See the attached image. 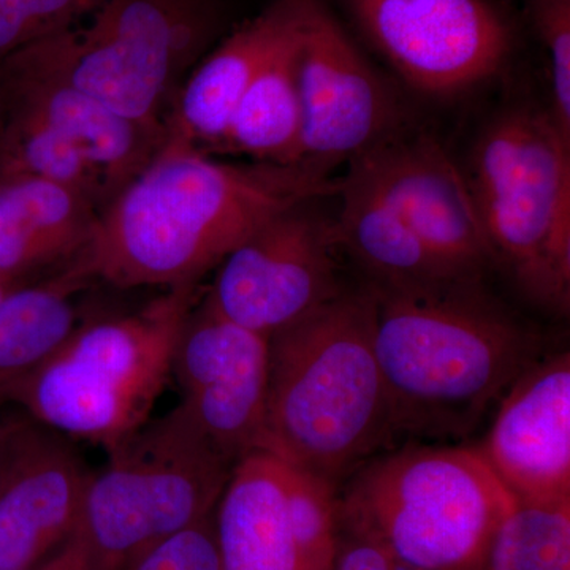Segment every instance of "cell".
Returning a JSON list of instances; mask_svg holds the SVG:
<instances>
[{
	"label": "cell",
	"mask_w": 570,
	"mask_h": 570,
	"mask_svg": "<svg viewBox=\"0 0 570 570\" xmlns=\"http://www.w3.org/2000/svg\"><path fill=\"white\" fill-rule=\"evenodd\" d=\"M337 184L305 165L223 163L164 141L99 213L75 264L119 288L200 284L255 228L302 202L335 197Z\"/></svg>",
	"instance_id": "6da1fadb"
},
{
	"label": "cell",
	"mask_w": 570,
	"mask_h": 570,
	"mask_svg": "<svg viewBox=\"0 0 570 570\" xmlns=\"http://www.w3.org/2000/svg\"><path fill=\"white\" fill-rule=\"evenodd\" d=\"M366 285L374 299V352L396 434L468 436L540 356L538 337L483 281Z\"/></svg>",
	"instance_id": "7a4b0ae2"
},
{
	"label": "cell",
	"mask_w": 570,
	"mask_h": 570,
	"mask_svg": "<svg viewBox=\"0 0 570 570\" xmlns=\"http://www.w3.org/2000/svg\"><path fill=\"white\" fill-rule=\"evenodd\" d=\"M373 330L365 284L269 336L261 450L341 489L387 448L396 433Z\"/></svg>",
	"instance_id": "3957f363"
},
{
	"label": "cell",
	"mask_w": 570,
	"mask_h": 570,
	"mask_svg": "<svg viewBox=\"0 0 570 570\" xmlns=\"http://www.w3.org/2000/svg\"><path fill=\"white\" fill-rule=\"evenodd\" d=\"M517 501L478 448L415 445L374 456L340 489L341 528L396 570H482Z\"/></svg>",
	"instance_id": "277c9868"
},
{
	"label": "cell",
	"mask_w": 570,
	"mask_h": 570,
	"mask_svg": "<svg viewBox=\"0 0 570 570\" xmlns=\"http://www.w3.org/2000/svg\"><path fill=\"white\" fill-rule=\"evenodd\" d=\"M200 298V284L175 285L126 316L78 325L10 401L39 425L111 452L149 422Z\"/></svg>",
	"instance_id": "5b68a950"
},
{
	"label": "cell",
	"mask_w": 570,
	"mask_h": 570,
	"mask_svg": "<svg viewBox=\"0 0 570 570\" xmlns=\"http://www.w3.org/2000/svg\"><path fill=\"white\" fill-rule=\"evenodd\" d=\"M464 175L494 266L530 302L568 316L570 142L549 111L501 112L479 135Z\"/></svg>",
	"instance_id": "8992f818"
},
{
	"label": "cell",
	"mask_w": 570,
	"mask_h": 570,
	"mask_svg": "<svg viewBox=\"0 0 570 570\" xmlns=\"http://www.w3.org/2000/svg\"><path fill=\"white\" fill-rule=\"evenodd\" d=\"M164 141L78 88L50 37L0 62V171L63 184L100 213Z\"/></svg>",
	"instance_id": "52a82bcc"
},
{
	"label": "cell",
	"mask_w": 570,
	"mask_h": 570,
	"mask_svg": "<svg viewBox=\"0 0 570 570\" xmlns=\"http://www.w3.org/2000/svg\"><path fill=\"white\" fill-rule=\"evenodd\" d=\"M108 455L89 478L77 528L100 570H126L154 543L213 515L234 469L181 404Z\"/></svg>",
	"instance_id": "ba28073f"
},
{
	"label": "cell",
	"mask_w": 570,
	"mask_h": 570,
	"mask_svg": "<svg viewBox=\"0 0 570 570\" xmlns=\"http://www.w3.org/2000/svg\"><path fill=\"white\" fill-rule=\"evenodd\" d=\"M227 32L225 0H107L50 41L78 88L165 140L184 80Z\"/></svg>",
	"instance_id": "9c48e42d"
},
{
	"label": "cell",
	"mask_w": 570,
	"mask_h": 570,
	"mask_svg": "<svg viewBox=\"0 0 570 570\" xmlns=\"http://www.w3.org/2000/svg\"><path fill=\"white\" fill-rule=\"evenodd\" d=\"M415 91L453 97L497 77L517 41L498 0H326ZM356 39V40H358Z\"/></svg>",
	"instance_id": "30bf717a"
},
{
	"label": "cell",
	"mask_w": 570,
	"mask_h": 570,
	"mask_svg": "<svg viewBox=\"0 0 570 570\" xmlns=\"http://www.w3.org/2000/svg\"><path fill=\"white\" fill-rule=\"evenodd\" d=\"M311 198L243 239L216 268L204 299L235 324L273 336L346 291L336 219Z\"/></svg>",
	"instance_id": "8fae6325"
},
{
	"label": "cell",
	"mask_w": 570,
	"mask_h": 570,
	"mask_svg": "<svg viewBox=\"0 0 570 570\" xmlns=\"http://www.w3.org/2000/svg\"><path fill=\"white\" fill-rule=\"evenodd\" d=\"M214 531L223 570H330L341 538L340 489L255 450L232 469Z\"/></svg>",
	"instance_id": "7c38bea8"
},
{
	"label": "cell",
	"mask_w": 570,
	"mask_h": 570,
	"mask_svg": "<svg viewBox=\"0 0 570 570\" xmlns=\"http://www.w3.org/2000/svg\"><path fill=\"white\" fill-rule=\"evenodd\" d=\"M302 165L330 175L400 132V108L326 0H309L296 56Z\"/></svg>",
	"instance_id": "4fadbf2b"
},
{
	"label": "cell",
	"mask_w": 570,
	"mask_h": 570,
	"mask_svg": "<svg viewBox=\"0 0 570 570\" xmlns=\"http://www.w3.org/2000/svg\"><path fill=\"white\" fill-rule=\"evenodd\" d=\"M181 406L225 460L261 450L268 401L269 337L228 321L202 296L176 344Z\"/></svg>",
	"instance_id": "5bb4252c"
},
{
	"label": "cell",
	"mask_w": 570,
	"mask_h": 570,
	"mask_svg": "<svg viewBox=\"0 0 570 570\" xmlns=\"http://www.w3.org/2000/svg\"><path fill=\"white\" fill-rule=\"evenodd\" d=\"M356 159L450 273L485 281L494 261L471 187L436 138L397 132Z\"/></svg>",
	"instance_id": "9a60e30c"
},
{
	"label": "cell",
	"mask_w": 570,
	"mask_h": 570,
	"mask_svg": "<svg viewBox=\"0 0 570 570\" xmlns=\"http://www.w3.org/2000/svg\"><path fill=\"white\" fill-rule=\"evenodd\" d=\"M478 450L517 502L570 501V354L539 356L498 403Z\"/></svg>",
	"instance_id": "2e32d148"
},
{
	"label": "cell",
	"mask_w": 570,
	"mask_h": 570,
	"mask_svg": "<svg viewBox=\"0 0 570 570\" xmlns=\"http://www.w3.org/2000/svg\"><path fill=\"white\" fill-rule=\"evenodd\" d=\"M92 472L66 439L28 422L0 497V570H33L77 531Z\"/></svg>",
	"instance_id": "e0dca14e"
},
{
	"label": "cell",
	"mask_w": 570,
	"mask_h": 570,
	"mask_svg": "<svg viewBox=\"0 0 570 570\" xmlns=\"http://www.w3.org/2000/svg\"><path fill=\"white\" fill-rule=\"evenodd\" d=\"M309 0H269L236 24L187 75L167 122L165 141L224 153L243 96L273 52L302 26Z\"/></svg>",
	"instance_id": "ac0fdd59"
},
{
	"label": "cell",
	"mask_w": 570,
	"mask_h": 570,
	"mask_svg": "<svg viewBox=\"0 0 570 570\" xmlns=\"http://www.w3.org/2000/svg\"><path fill=\"white\" fill-rule=\"evenodd\" d=\"M99 209L51 179L0 171V276L20 287L51 266L71 264L88 245Z\"/></svg>",
	"instance_id": "d6986e66"
},
{
	"label": "cell",
	"mask_w": 570,
	"mask_h": 570,
	"mask_svg": "<svg viewBox=\"0 0 570 570\" xmlns=\"http://www.w3.org/2000/svg\"><path fill=\"white\" fill-rule=\"evenodd\" d=\"M336 195L341 246L366 273L367 284L423 287L466 281L450 273L423 245L362 160L348 163Z\"/></svg>",
	"instance_id": "ffe728a7"
},
{
	"label": "cell",
	"mask_w": 570,
	"mask_h": 570,
	"mask_svg": "<svg viewBox=\"0 0 570 570\" xmlns=\"http://www.w3.org/2000/svg\"><path fill=\"white\" fill-rule=\"evenodd\" d=\"M92 281L80 266H62L43 283L20 285L0 302V401L36 373L78 326L75 295Z\"/></svg>",
	"instance_id": "44dd1931"
},
{
	"label": "cell",
	"mask_w": 570,
	"mask_h": 570,
	"mask_svg": "<svg viewBox=\"0 0 570 570\" xmlns=\"http://www.w3.org/2000/svg\"><path fill=\"white\" fill-rule=\"evenodd\" d=\"M303 22L255 75L236 108L224 153L245 156L253 163L302 165L296 56Z\"/></svg>",
	"instance_id": "7402d4cb"
},
{
	"label": "cell",
	"mask_w": 570,
	"mask_h": 570,
	"mask_svg": "<svg viewBox=\"0 0 570 570\" xmlns=\"http://www.w3.org/2000/svg\"><path fill=\"white\" fill-rule=\"evenodd\" d=\"M482 570H570V501L517 502L499 524Z\"/></svg>",
	"instance_id": "603a6c76"
},
{
	"label": "cell",
	"mask_w": 570,
	"mask_h": 570,
	"mask_svg": "<svg viewBox=\"0 0 570 570\" xmlns=\"http://www.w3.org/2000/svg\"><path fill=\"white\" fill-rule=\"evenodd\" d=\"M107 0H0V62L80 24Z\"/></svg>",
	"instance_id": "cb8c5ba5"
},
{
	"label": "cell",
	"mask_w": 570,
	"mask_h": 570,
	"mask_svg": "<svg viewBox=\"0 0 570 570\" xmlns=\"http://www.w3.org/2000/svg\"><path fill=\"white\" fill-rule=\"evenodd\" d=\"M531 21L550 66L549 115L570 142V0H531Z\"/></svg>",
	"instance_id": "d4e9b609"
},
{
	"label": "cell",
	"mask_w": 570,
	"mask_h": 570,
	"mask_svg": "<svg viewBox=\"0 0 570 570\" xmlns=\"http://www.w3.org/2000/svg\"><path fill=\"white\" fill-rule=\"evenodd\" d=\"M126 570H223L214 513L154 543Z\"/></svg>",
	"instance_id": "484cf974"
},
{
	"label": "cell",
	"mask_w": 570,
	"mask_h": 570,
	"mask_svg": "<svg viewBox=\"0 0 570 570\" xmlns=\"http://www.w3.org/2000/svg\"><path fill=\"white\" fill-rule=\"evenodd\" d=\"M330 570H396L387 554L370 540L341 528L340 546Z\"/></svg>",
	"instance_id": "4316f807"
},
{
	"label": "cell",
	"mask_w": 570,
	"mask_h": 570,
	"mask_svg": "<svg viewBox=\"0 0 570 570\" xmlns=\"http://www.w3.org/2000/svg\"><path fill=\"white\" fill-rule=\"evenodd\" d=\"M33 570H100L97 568L96 561L92 560L91 553L86 549L78 532L66 543L52 553L48 560L41 562Z\"/></svg>",
	"instance_id": "83f0119b"
},
{
	"label": "cell",
	"mask_w": 570,
	"mask_h": 570,
	"mask_svg": "<svg viewBox=\"0 0 570 570\" xmlns=\"http://www.w3.org/2000/svg\"><path fill=\"white\" fill-rule=\"evenodd\" d=\"M26 426H28V422H9L0 425V497L6 490L14 461L20 453Z\"/></svg>",
	"instance_id": "f1b7e54d"
},
{
	"label": "cell",
	"mask_w": 570,
	"mask_h": 570,
	"mask_svg": "<svg viewBox=\"0 0 570 570\" xmlns=\"http://www.w3.org/2000/svg\"><path fill=\"white\" fill-rule=\"evenodd\" d=\"M13 288H17V287H11V285L9 283H7V281L3 279L2 276H0V302H2L3 296L9 294L10 291H13Z\"/></svg>",
	"instance_id": "f546056e"
}]
</instances>
